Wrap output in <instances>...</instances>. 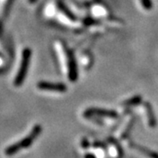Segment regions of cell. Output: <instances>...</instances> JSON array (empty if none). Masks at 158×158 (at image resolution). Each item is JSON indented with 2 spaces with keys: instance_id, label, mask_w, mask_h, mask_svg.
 I'll use <instances>...</instances> for the list:
<instances>
[{
  "instance_id": "8fae6325",
  "label": "cell",
  "mask_w": 158,
  "mask_h": 158,
  "mask_svg": "<svg viewBox=\"0 0 158 158\" xmlns=\"http://www.w3.org/2000/svg\"><path fill=\"white\" fill-rule=\"evenodd\" d=\"M141 6L144 10L146 11H150L153 8V4L151 0H140Z\"/></svg>"
},
{
  "instance_id": "5bb4252c",
  "label": "cell",
  "mask_w": 158,
  "mask_h": 158,
  "mask_svg": "<svg viewBox=\"0 0 158 158\" xmlns=\"http://www.w3.org/2000/svg\"><path fill=\"white\" fill-rule=\"evenodd\" d=\"M35 1H36V0H29V2H30V3H34V2H35Z\"/></svg>"
},
{
  "instance_id": "ba28073f",
  "label": "cell",
  "mask_w": 158,
  "mask_h": 158,
  "mask_svg": "<svg viewBox=\"0 0 158 158\" xmlns=\"http://www.w3.org/2000/svg\"><path fill=\"white\" fill-rule=\"evenodd\" d=\"M131 145V147L133 148H136V149H138L139 151H141V153H143L144 155H146L147 156L150 158H158V154L157 153H155L151 151V150H148L147 148H144L141 147V146H139V145H135V144H134V143H131L130 144Z\"/></svg>"
},
{
  "instance_id": "9c48e42d",
  "label": "cell",
  "mask_w": 158,
  "mask_h": 158,
  "mask_svg": "<svg viewBox=\"0 0 158 158\" xmlns=\"http://www.w3.org/2000/svg\"><path fill=\"white\" fill-rule=\"evenodd\" d=\"M81 63L84 68H89L92 64V58L90 57V54L87 53H83L82 54V59H81Z\"/></svg>"
},
{
  "instance_id": "5b68a950",
  "label": "cell",
  "mask_w": 158,
  "mask_h": 158,
  "mask_svg": "<svg viewBox=\"0 0 158 158\" xmlns=\"http://www.w3.org/2000/svg\"><path fill=\"white\" fill-rule=\"evenodd\" d=\"M38 89L41 90H48L58 93H63L67 90V86L62 83H51L47 81H41L37 84Z\"/></svg>"
},
{
  "instance_id": "7a4b0ae2",
  "label": "cell",
  "mask_w": 158,
  "mask_h": 158,
  "mask_svg": "<svg viewBox=\"0 0 158 158\" xmlns=\"http://www.w3.org/2000/svg\"><path fill=\"white\" fill-rule=\"evenodd\" d=\"M41 130H42V128H41L40 125L34 126V129L31 131V133L26 138H24L20 141L16 142V143H13L12 145L8 146V147L6 148V150H5V154H6V156H13L14 154L19 152L20 149L27 148L28 147H30L33 144L34 140L40 135Z\"/></svg>"
},
{
  "instance_id": "7c38bea8",
  "label": "cell",
  "mask_w": 158,
  "mask_h": 158,
  "mask_svg": "<svg viewBox=\"0 0 158 158\" xmlns=\"http://www.w3.org/2000/svg\"><path fill=\"white\" fill-rule=\"evenodd\" d=\"M82 146H83L84 148H87V147H89V142H88V141H87V140H85V139H84L83 141H82Z\"/></svg>"
},
{
  "instance_id": "3957f363",
  "label": "cell",
  "mask_w": 158,
  "mask_h": 158,
  "mask_svg": "<svg viewBox=\"0 0 158 158\" xmlns=\"http://www.w3.org/2000/svg\"><path fill=\"white\" fill-rule=\"evenodd\" d=\"M31 56H32V50L29 48H26L23 49L20 65H19V71H18L15 79H14V82H13V84L16 87L21 86L24 83V81H25V79H26V77L27 75V71H28Z\"/></svg>"
},
{
  "instance_id": "4fadbf2b",
  "label": "cell",
  "mask_w": 158,
  "mask_h": 158,
  "mask_svg": "<svg viewBox=\"0 0 158 158\" xmlns=\"http://www.w3.org/2000/svg\"><path fill=\"white\" fill-rule=\"evenodd\" d=\"M85 158H96L95 156H93L92 154H86L85 155Z\"/></svg>"
},
{
  "instance_id": "6da1fadb",
  "label": "cell",
  "mask_w": 158,
  "mask_h": 158,
  "mask_svg": "<svg viewBox=\"0 0 158 158\" xmlns=\"http://www.w3.org/2000/svg\"><path fill=\"white\" fill-rule=\"evenodd\" d=\"M55 48H56V56L62 73L65 75L66 77L70 82L77 81L78 77V72H77V61L75 59L73 52L61 40H58L56 41Z\"/></svg>"
},
{
  "instance_id": "30bf717a",
  "label": "cell",
  "mask_w": 158,
  "mask_h": 158,
  "mask_svg": "<svg viewBox=\"0 0 158 158\" xmlns=\"http://www.w3.org/2000/svg\"><path fill=\"white\" fill-rule=\"evenodd\" d=\"M141 102V96H135L134 98L127 99L122 103L123 106H135L139 105Z\"/></svg>"
},
{
  "instance_id": "277c9868",
  "label": "cell",
  "mask_w": 158,
  "mask_h": 158,
  "mask_svg": "<svg viewBox=\"0 0 158 158\" xmlns=\"http://www.w3.org/2000/svg\"><path fill=\"white\" fill-rule=\"evenodd\" d=\"M85 118H90L91 116H98V117H106V118H115L118 117V113L114 111L100 109V108H89L85 110L84 113Z\"/></svg>"
},
{
  "instance_id": "8992f818",
  "label": "cell",
  "mask_w": 158,
  "mask_h": 158,
  "mask_svg": "<svg viewBox=\"0 0 158 158\" xmlns=\"http://www.w3.org/2000/svg\"><path fill=\"white\" fill-rule=\"evenodd\" d=\"M91 15L96 19H108L110 11L102 3H94L90 6Z\"/></svg>"
},
{
  "instance_id": "52a82bcc",
  "label": "cell",
  "mask_w": 158,
  "mask_h": 158,
  "mask_svg": "<svg viewBox=\"0 0 158 158\" xmlns=\"http://www.w3.org/2000/svg\"><path fill=\"white\" fill-rule=\"evenodd\" d=\"M144 107H145V110H146V113H147L148 116V125L150 127H155L156 126V117H155V114H154V112H153L152 106H150L149 103H144Z\"/></svg>"
}]
</instances>
